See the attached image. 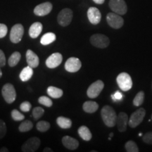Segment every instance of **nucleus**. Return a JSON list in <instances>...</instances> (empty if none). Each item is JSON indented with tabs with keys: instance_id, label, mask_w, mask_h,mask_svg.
I'll return each instance as SVG.
<instances>
[{
	"instance_id": "1",
	"label": "nucleus",
	"mask_w": 152,
	"mask_h": 152,
	"mask_svg": "<svg viewBox=\"0 0 152 152\" xmlns=\"http://www.w3.org/2000/svg\"><path fill=\"white\" fill-rule=\"evenodd\" d=\"M101 115L104 124L107 127L112 128L116 125L118 115L111 106H104L101 111Z\"/></svg>"
},
{
	"instance_id": "2",
	"label": "nucleus",
	"mask_w": 152,
	"mask_h": 152,
	"mask_svg": "<svg viewBox=\"0 0 152 152\" xmlns=\"http://www.w3.org/2000/svg\"><path fill=\"white\" fill-rule=\"evenodd\" d=\"M116 81L120 89L121 90L127 92L132 87V80L130 75L127 73H121L117 76Z\"/></svg>"
},
{
	"instance_id": "3",
	"label": "nucleus",
	"mask_w": 152,
	"mask_h": 152,
	"mask_svg": "<svg viewBox=\"0 0 152 152\" xmlns=\"http://www.w3.org/2000/svg\"><path fill=\"white\" fill-rule=\"evenodd\" d=\"M90 42L97 48L104 49L109 46L110 40L107 36L103 34H94L91 36Z\"/></svg>"
},
{
	"instance_id": "4",
	"label": "nucleus",
	"mask_w": 152,
	"mask_h": 152,
	"mask_svg": "<svg viewBox=\"0 0 152 152\" xmlns=\"http://www.w3.org/2000/svg\"><path fill=\"white\" fill-rule=\"evenodd\" d=\"M1 94L6 102L8 104H12L16 99V92L14 85L7 83L4 85L1 90Z\"/></svg>"
},
{
	"instance_id": "5",
	"label": "nucleus",
	"mask_w": 152,
	"mask_h": 152,
	"mask_svg": "<svg viewBox=\"0 0 152 152\" xmlns=\"http://www.w3.org/2000/svg\"><path fill=\"white\" fill-rule=\"evenodd\" d=\"M145 115L146 111L144 108L137 109L131 115L130 120H128V125L132 128H136L143 121Z\"/></svg>"
},
{
	"instance_id": "6",
	"label": "nucleus",
	"mask_w": 152,
	"mask_h": 152,
	"mask_svg": "<svg viewBox=\"0 0 152 152\" xmlns=\"http://www.w3.org/2000/svg\"><path fill=\"white\" fill-rule=\"evenodd\" d=\"M109 6L113 12L119 15H124L128 11V7L124 0H110Z\"/></svg>"
},
{
	"instance_id": "7",
	"label": "nucleus",
	"mask_w": 152,
	"mask_h": 152,
	"mask_svg": "<svg viewBox=\"0 0 152 152\" xmlns=\"http://www.w3.org/2000/svg\"><path fill=\"white\" fill-rule=\"evenodd\" d=\"M73 14L71 9L66 8L64 9L59 12V14L57 17V20H58V24L63 27H66L70 25L72 19H73Z\"/></svg>"
},
{
	"instance_id": "8",
	"label": "nucleus",
	"mask_w": 152,
	"mask_h": 152,
	"mask_svg": "<svg viewBox=\"0 0 152 152\" xmlns=\"http://www.w3.org/2000/svg\"><path fill=\"white\" fill-rule=\"evenodd\" d=\"M106 21L110 27L114 29H119L124 24V20L121 15L115 14L114 12L109 13L106 16Z\"/></svg>"
},
{
	"instance_id": "9",
	"label": "nucleus",
	"mask_w": 152,
	"mask_h": 152,
	"mask_svg": "<svg viewBox=\"0 0 152 152\" xmlns=\"http://www.w3.org/2000/svg\"><path fill=\"white\" fill-rule=\"evenodd\" d=\"M104 87V83H103V81L100 80L95 81L87 89V96L91 99H94L97 97L100 94V93L102 92V91L103 90Z\"/></svg>"
},
{
	"instance_id": "10",
	"label": "nucleus",
	"mask_w": 152,
	"mask_h": 152,
	"mask_svg": "<svg viewBox=\"0 0 152 152\" xmlns=\"http://www.w3.org/2000/svg\"><path fill=\"white\" fill-rule=\"evenodd\" d=\"M24 34V28L21 24H16L13 26L10 33V40L13 43H18L21 41Z\"/></svg>"
},
{
	"instance_id": "11",
	"label": "nucleus",
	"mask_w": 152,
	"mask_h": 152,
	"mask_svg": "<svg viewBox=\"0 0 152 152\" xmlns=\"http://www.w3.org/2000/svg\"><path fill=\"white\" fill-rule=\"evenodd\" d=\"M40 146V140L34 137L28 140L22 146L21 150L23 152H35Z\"/></svg>"
},
{
	"instance_id": "12",
	"label": "nucleus",
	"mask_w": 152,
	"mask_h": 152,
	"mask_svg": "<svg viewBox=\"0 0 152 152\" xmlns=\"http://www.w3.org/2000/svg\"><path fill=\"white\" fill-rule=\"evenodd\" d=\"M82 63L79 58L75 57H71L66 61L65 69L70 73H75L81 68Z\"/></svg>"
},
{
	"instance_id": "13",
	"label": "nucleus",
	"mask_w": 152,
	"mask_h": 152,
	"mask_svg": "<svg viewBox=\"0 0 152 152\" xmlns=\"http://www.w3.org/2000/svg\"><path fill=\"white\" fill-rule=\"evenodd\" d=\"M63 56L61 54L56 52L50 55L46 60V66L49 68H55L58 67L62 63Z\"/></svg>"
},
{
	"instance_id": "14",
	"label": "nucleus",
	"mask_w": 152,
	"mask_h": 152,
	"mask_svg": "<svg viewBox=\"0 0 152 152\" xmlns=\"http://www.w3.org/2000/svg\"><path fill=\"white\" fill-rule=\"evenodd\" d=\"M52 4L50 2L42 3L35 7L34 9V14L38 16H47L52 11Z\"/></svg>"
},
{
	"instance_id": "15",
	"label": "nucleus",
	"mask_w": 152,
	"mask_h": 152,
	"mask_svg": "<svg viewBox=\"0 0 152 152\" xmlns=\"http://www.w3.org/2000/svg\"><path fill=\"white\" fill-rule=\"evenodd\" d=\"M87 17L91 23L97 25L102 19V14L100 11L96 7H90L87 11Z\"/></svg>"
},
{
	"instance_id": "16",
	"label": "nucleus",
	"mask_w": 152,
	"mask_h": 152,
	"mask_svg": "<svg viewBox=\"0 0 152 152\" xmlns=\"http://www.w3.org/2000/svg\"><path fill=\"white\" fill-rule=\"evenodd\" d=\"M116 124L118 130L123 132L127 130V125L128 124V115L124 112H121L117 116Z\"/></svg>"
},
{
	"instance_id": "17",
	"label": "nucleus",
	"mask_w": 152,
	"mask_h": 152,
	"mask_svg": "<svg viewBox=\"0 0 152 152\" xmlns=\"http://www.w3.org/2000/svg\"><path fill=\"white\" fill-rule=\"evenodd\" d=\"M26 61H27L28 65L33 68H37L39 66V57L35 52L30 49H28L26 52Z\"/></svg>"
},
{
	"instance_id": "18",
	"label": "nucleus",
	"mask_w": 152,
	"mask_h": 152,
	"mask_svg": "<svg viewBox=\"0 0 152 152\" xmlns=\"http://www.w3.org/2000/svg\"><path fill=\"white\" fill-rule=\"evenodd\" d=\"M62 143L64 147L70 150H75L79 147L78 141L70 136H64L62 138Z\"/></svg>"
},
{
	"instance_id": "19",
	"label": "nucleus",
	"mask_w": 152,
	"mask_h": 152,
	"mask_svg": "<svg viewBox=\"0 0 152 152\" xmlns=\"http://www.w3.org/2000/svg\"><path fill=\"white\" fill-rule=\"evenodd\" d=\"M42 24L39 22H35L31 25L29 29V35L31 38H37L42 31Z\"/></svg>"
},
{
	"instance_id": "20",
	"label": "nucleus",
	"mask_w": 152,
	"mask_h": 152,
	"mask_svg": "<svg viewBox=\"0 0 152 152\" xmlns=\"http://www.w3.org/2000/svg\"><path fill=\"white\" fill-rule=\"evenodd\" d=\"M83 109L86 113H93L96 112L99 109V104L92 101H87L83 104Z\"/></svg>"
},
{
	"instance_id": "21",
	"label": "nucleus",
	"mask_w": 152,
	"mask_h": 152,
	"mask_svg": "<svg viewBox=\"0 0 152 152\" xmlns=\"http://www.w3.org/2000/svg\"><path fill=\"white\" fill-rule=\"evenodd\" d=\"M33 75V68L28 66L27 67H25L22 70L21 72H20L19 77H20V79L21 80V81L27 82L31 78Z\"/></svg>"
},
{
	"instance_id": "22",
	"label": "nucleus",
	"mask_w": 152,
	"mask_h": 152,
	"mask_svg": "<svg viewBox=\"0 0 152 152\" xmlns=\"http://www.w3.org/2000/svg\"><path fill=\"white\" fill-rule=\"evenodd\" d=\"M77 132H78L80 137L85 141H90L92 137V133H91L90 130L85 125H83V126L80 127Z\"/></svg>"
},
{
	"instance_id": "23",
	"label": "nucleus",
	"mask_w": 152,
	"mask_h": 152,
	"mask_svg": "<svg viewBox=\"0 0 152 152\" xmlns=\"http://www.w3.org/2000/svg\"><path fill=\"white\" fill-rule=\"evenodd\" d=\"M47 94L50 97L54 98V99H58L61 97L64 94V92L61 89L58 88V87H53V86H49L47 90Z\"/></svg>"
},
{
	"instance_id": "24",
	"label": "nucleus",
	"mask_w": 152,
	"mask_h": 152,
	"mask_svg": "<svg viewBox=\"0 0 152 152\" xmlns=\"http://www.w3.org/2000/svg\"><path fill=\"white\" fill-rule=\"evenodd\" d=\"M56 123L61 128L69 129L72 126V121L68 118L60 116L56 119Z\"/></svg>"
},
{
	"instance_id": "25",
	"label": "nucleus",
	"mask_w": 152,
	"mask_h": 152,
	"mask_svg": "<svg viewBox=\"0 0 152 152\" xmlns=\"http://www.w3.org/2000/svg\"><path fill=\"white\" fill-rule=\"evenodd\" d=\"M56 39V36L53 33H47L41 37L40 43L42 45H48L52 44Z\"/></svg>"
},
{
	"instance_id": "26",
	"label": "nucleus",
	"mask_w": 152,
	"mask_h": 152,
	"mask_svg": "<svg viewBox=\"0 0 152 152\" xmlns=\"http://www.w3.org/2000/svg\"><path fill=\"white\" fill-rule=\"evenodd\" d=\"M20 58H21V55H20V52H15L11 55V56L9 57L8 60V64L10 67H14L17 64H18V62L20 61Z\"/></svg>"
},
{
	"instance_id": "27",
	"label": "nucleus",
	"mask_w": 152,
	"mask_h": 152,
	"mask_svg": "<svg viewBox=\"0 0 152 152\" xmlns=\"http://www.w3.org/2000/svg\"><path fill=\"white\" fill-rule=\"evenodd\" d=\"M33 127V123L31 122L30 121H25L21 123L19 125L18 130L20 132H28V131H30V130H32Z\"/></svg>"
},
{
	"instance_id": "28",
	"label": "nucleus",
	"mask_w": 152,
	"mask_h": 152,
	"mask_svg": "<svg viewBox=\"0 0 152 152\" xmlns=\"http://www.w3.org/2000/svg\"><path fill=\"white\" fill-rule=\"evenodd\" d=\"M36 128L39 132H45L50 128V123L45 121H39L36 125Z\"/></svg>"
},
{
	"instance_id": "29",
	"label": "nucleus",
	"mask_w": 152,
	"mask_h": 152,
	"mask_svg": "<svg viewBox=\"0 0 152 152\" xmlns=\"http://www.w3.org/2000/svg\"><path fill=\"white\" fill-rule=\"evenodd\" d=\"M144 100V92L143 91L139 92L133 99V104L135 106H140L143 104Z\"/></svg>"
},
{
	"instance_id": "30",
	"label": "nucleus",
	"mask_w": 152,
	"mask_h": 152,
	"mask_svg": "<svg viewBox=\"0 0 152 152\" xmlns=\"http://www.w3.org/2000/svg\"><path fill=\"white\" fill-rule=\"evenodd\" d=\"M125 148L128 152H138L140 151L137 144L132 140L128 141L125 143Z\"/></svg>"
},
{
	"instance_id": "31",
	"label": "nucleus",
	"mask_w": 152,
	"mask_h": 152,
	"mask_svg": "<svg viewBox=\"0 0 152 152\" xmlns=\"http://www.w3.org/2000/svg\"><path fill=\"white\" fill-rule=\"evenodd\" d=\"M38 102L42 105L47 106V107H51L53 105V102L50 98L47 97L46 96H42L38 99Z\"/></svg>"
},
{
	"instance_id": "32",
	"label": "nucleus",
	"mask_w": 152,
	"mask_h": 152,
	"mask_svg": "<svg viewBox=\"0 0 152 152\" xmlns=\"http://www.w3.org/2000/svg\"><path fill=\"white\" fill-rule=\"evenodd\" d=\"M11 117L15 121H20L25 118L23 114H22L20 111H18L16 109H14L11 111Z\"/></svg>"
},
{
	"instance_id": "33",
	"label": "nucleus",
	"mask_w": 152,
	"mask_h": 152,
	"mask_svg": "<svg viewBox=\"0 0 152 152\" xmlns=\"http://www.w3.org/2000/svg\"><path fill=\"white\" fill-rule=\"evenodd\" d=\"M45 110L42 107H35L33 110V116L35 119H39L42 116Z\"/></svg>"
},
{
	"instance_id": "34",
	"label": "nucleus",
	"mask_w": 152,
	"mask_h": 152,
	"mask_svg": "<svg viewBox=\"0 0 152 152\" xmlns=\"http://www.w3.org/2000/svg\"><path fill=\"white\" fill-rule=\"evenodd\" d=\"M7 133V126L2 120L0 119V140L5 136Z\"/></svg>"
},
{
	"instance_id": "35",
	"label": "nucleus",
	"mask_w": 152,
	"mask_h": 152,
	"mask_svg": "<svg viewBox=\"0 0 152 152\" xmlns=\"http://www.w3.org/2000/svg\"><path fill=\"white\" fill-rule=\"evenodd\" d=\"M32 108L31 104L29 102H23L20 105V109L23 112H28Z\"/></svg>"
},
{
	"instance_id": "36",
	"label": "nucleus",
	"mask_w": 152,
	"mask_h": 152,
	"mask_svg": "<svg viewBox=\"0 0 152 152\" xmlns=\"http://www.w3.org/2000/svg\"><path fill=\"white\" fill-rule=\"evenodd\" d=\"M142 140L144 143L152 144V132H147L142 137Z\"/></svg>"
},
{
	"instance_id": "37",
	"label": "nucleus",
	"mask_w": 152,
	"mask_h": 152,
	"mask_svg": "<svg viewBox=\"0 0 152 152\" xmlns=\"http://www.w3.org/2000/svg\"><path fill=\"white\" fill-rule=\"evenodd\" d=\"M8 32V28L5 24L0 23V38L4 37Z\"/></svg>"
},
{
	"instance_id": "38",
	"label": "nucleus",
	"mask_w": 152,
	"mask_h": 152,
	"mask_svg": "<svg viewBox=\"0 0 152 152\" xmlns=\"http://www.w3.org/2000/svg\"><path fill=\"white\" fill-rule=\"evenodd\" d=\"M112 100L113 102H117V101H121L123 98V94L119 91H116L113 94L111 95Z\"/></svg>"
},
{
	"instance_id": "39",
	"label": "nucleus",
	"mask_w": 152,
	"mask_h": 152,
	"mask_svg": "<svg viewBox=\"0 0 152 152\" xmlns=\"http://www.w3.org/2000/svg\"><path fill=\"white\" fill-rule=\"evenodd\" d=\"M6 64V56L2 50L0 49V67H3Z\"/></svg>"
},
{
	"instance_id": "40",
	"label": "nucleus",
	"mask_w": 152,
	"mask_h": 152,
	"mask_svg": "<svg viewBox=\"0 0 152 152\" xmlns=\"http://www.w3.org/2000/svg\"><path fill=\"white\" fill-rule=\"evenodd\" d=\"M94 3L97 4H102L104 3L105 0H93Z\"/></svg>"
},
{
	"instance_id": "41",
	"label": "nucleus",
	"mask_w": 152,
	"mask_h": 152,
	"mask_svg": "<svg viewBox=\"0 0 152 152\" xmlns=\"http://www.w3.org/2000/svg\"><path fill=\"white\" fill-rule=\"evenodd\" d=\"M43 151H44V152H52L53 151H52V149H50V148L46 147V148H45V149L43 150Z\"/></svg>"
},
{
	"instance_id": "42",
	"label": "nucleus",
	"mask_w": 152,
	"mask_h": 152,
	"mask_svg": "<svg viewBox=\"0 0 152 152\" xmlns=\"http://www.w3.org/2000/svg\"><path fill=\"white\" fill-rule=\"evenodd\" d=\"M8 152L9 151V150H8V149H7V148H6V147H2L1 148V149H0V152Z\"/></svg>"
},
{
	"instance_id": "43",
	"label": "nucleus",
	"mask_w": 152,
	"mask_h": 152,
	"mask_svg": "<svg viewBox=\"0 0 152 152\" xmlns=\"http://www.w3.org/2000/svg\"><path fill=\"white\" fill-rule=\"evenodd\" d=\"M113 136V133L112 132V133H111V134H110V135H109V140H111V138H112V137Z\"/></svg>"
},
{
	"instance_id": "44",
	"label": "nucleus",
	"mask_w": 152,
	"mask_h": 152,
	"mask_svg": "<svg viewBox=\"0 0 152 152\" xmlns=\"http://www.w3.org/2000/svg\"><path fill=\"white\" fill-rule=\"evenodd\" d=\"M1 76H2V72H1V69H0V78L1 77Z\"/></svg>"
},
{
	"instance_id": "45",
	"label": "nucleus",
	"mask_w": 152,
	"mask_h": 152,
	"mask_svg": "<svg viewBox=\"0 0 152 152\" xmlns=\"http://www.w3.org/2000/svg\"><path fill=\"white\" fill-rule=\"evenodd\" d=\"M142 133H140V134H139V136H142Z\"/></svg>"
},
{
	"instance_id": "46",
	"label": "nucleus",
	"mask_w": 152,
	"mask_h": 152,
	"mask_svg": "<svg viewBox=\"0 0 152 152\" xmlns=\"http://www.w3.org/2000/svg\"><path fill=\"white\" fill-rule=\"evenodd\" d=\"M151 88H152V83H151Z\"/></svg>"
}]
</instances>
